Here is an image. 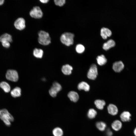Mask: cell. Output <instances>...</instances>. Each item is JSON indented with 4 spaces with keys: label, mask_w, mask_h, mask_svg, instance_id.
I'll use <instances>...</instances> for the list:
<instances>
[{
    "label": "cell",
    "mask_w": 136,
    "mask_h": 136,
    "mask_svg": "<svg viewBox=\"0 0 136 136\" xmlns=\"http://www.w3.org/2000/svg\"><path fill=\"white\" fill-rule=\"evenodd\" d=\"M0 118L5 124L10 126L11 123L14 121V118L12 115L6 109L0 110Z\"/></svg>",
    "instance_id": "6da1fadb"
},
{
    "label": "cell",
    "mask_w": 136,
    "mask_h": 136,
    "mask_svg": "<svg viewBox=\"0 0 136 136\" xmlns=\"http://www.w3.org/2000/svg\"><path fill=\"white\" fill-rule=\"evenodd\" d=\"M38 35V41L39 44L43 45H47L50 43L51 38L48 32L41 30L39 32Z\"/></svg>",
    "instance_id": "7a4b0ae2"
},
{
    "label": "cell",
    "mask_w": 136,
    "mask_h": 136,
    "mask_svg": "<svg viewBox=\"0 0 136 136\" xmlns=\"http://www.w3.org/2000/svg\"><path fill=\"white\" fill-rule=\"evenodd\" d=\"M74 35L71 32H65L62 34L60 37L61 42L67 46L72 45L74 43Z\"/></svg>",
    "instance_id": "3957f363"
},
{
    "label": "cell",
    "mask_w": 136,
    "mask_h": 136,
    "mask_svg": "<svg viewBox=\"0 0 136 136\" xmlns=\"http://www.w3.org/2000/svg\"><path fill=\"white\" fill-rule=\"evenodd\" d=\"M30 16L36 19L41 18L43 15L42 11L39 6L34 7L29 12Z\"/></svg>",
    "instance_id": "277c9868"
},
{
    "label": "cell",
    "mask_w": 136,
    "mask_h": 136,
    "mask_svg": "<svg viewBox=\"0 0 136 136\" xmlns=\"http://www.w3.org/2000/svg\"><path fill=\"white\" fill-rule=\"evenodd\" d=\"M6 77L8 80L13 82H17L18 79V75L17 72L14 70H9L6 74Z\"/></svg>",
    "instance_id": "5b68a950"
},
{
    "label": "cell",
    "mask_w": 136,
    "mask_h": 136,
    "mask_svg": "<svg viewBox=\"0 0 136 136\" xmlns=\"http://www.w3.org/2000/svg\"><path fill=\"white\" fill-rule=\"evenodd\" d=\"M62 89L61 85L57 82H54L52 86L49 91L50 95L52 97H55L57 93L60 91Z\"/></svg>",
    "instance_id": "8992f818"
},
{
    "label": "cell",
    "mask_w": 136,
    "mask_h": 136,
    "mask_svg": "<svg viewBox=\"0 0 136 136\" xmlns=\"http://www.w3.org/2000/svg\"><path fill=\"white\" fill-rule=\"evenodd\" d=\"M98 74L97 70L96 65L92 64L88 72L87 77L89 79L94 80L96 78Z\"/></svg>",
    "instance_id": "52a82bcc"
},
{
    "label": "cell",
    "mask_w": 136,
    "mask_h": 136,
    "mask_svg": "<svg viewBox=\"0 0 136 136\" xmlns=\"http://www.w3.org/2000/svg\"><path fill=\"white\" fill-rule=\"evenodd\" d=\"M14 25L16 28L19 30L23 29L25 27V21L22 18L17 19L14 23Z\"/></svg>",
    "instance_id": "ba28073f"
},
{
    "label": "cell",
    "mask_w": 136,
    "mask_h": 136,
    "mask_svg": "<svg viewBox=\"0 0 136 136\" xmlns=\"http://www.w3.org/2000/svg\"><path fill=\"white\" fill-rule=\"evenodd\" d=\"M124 65L121 61H119L115 62L113 64V69L116 72H120L124 69Z\"/></svg>",
    "instance_id": "9c48e42d"
},
{
    "label": "cell",
    "mask_w": 136,
    "mask_h": 136,
    "mask_svg": "<svg viewBox=\"0 0 136 136\" xmlns=\"http://www.w3.org/2000/svg\"><path fill=\"white\" fill-rule=\"evenodd\" d=\"M112 34L111 30L107 28L103 27L100 30V35L102 38L106 39L108 37H110Z\"/></svg>",
    "instance_id": "30bf717a"
},
{
    "label": "cell",
    "mask_w": 136,
    "mask_h": 136,
    "mask_svg": "<svg viewBox=\"0 0 136 136\" xmlns=\"http://www.w3.org/2000/svg\"><path fill=\"white\" fill-rule=\"evenodd\" d=\"M107 109L109 113L111 115H115L118 113V110L117 107L113 104H109L108 107Z\"/></svg>",
    "instance_id": "8fae6325"
},
{
    "label": "cell",
    "mask_w": 136,
    "mask_h": 136,
    "mask_svg": "<svg viewBox=\"0 0 136 136\" xmlns=\"http://www.w3.org/2000/svg\"><path fill=\"white\" fill-rule=\"evenodd\" d=\"M68 97L70 99L74 102H77L79 99V95L77 92L72 91L70 92L68 94Z\"/></svg>",
    "instance_id": "7c38bea8"
},
{
    "label": "cell",
    "mask_w": 136,
    "mask_h": 136,
    "mask_svg": "<svg viewBox=\"0 0 136 136\" xmlns=\"http://www.w3.org/2000/svg\"><path fill=\"white\" fill-rule=\"evenodd\" d=\"M73 69L72 66L68 64H66L63 65L61 68V71L64 75H69L72 73Z\"/></svg>",
    "instance_id": "4fadbf2b"
},
{
    "label": "cell",
    "mask_w": 136,
    "mask_h": 136,
    "mask_svg": "<svg viewBox=\"0 0 136 136\" xmlns=\"http://www.w3.org/2000/svg\"><path fill=\"white\" fill-rule=\"evenodd\" d=\"M115 45V42L112 39H110L103 44V48L104 50H107L114 46Z\"/></svg>",
    "instance_id": "5bb4252c"
},
{
    "label": "cell",
    "mask_w": 136,
    "mask_h": 136,
    "mask_svg": "<svg viewBox=\"0 0 136 136\" xmlns=\"http://www.w3.org/2000/svg\"><path fill=\"white\" fill-rule=\"evenodd\" d=\"M131 115L128 111H124L120 115V118L121 120L123 122H125L129 121L131 119Z\"/></svg>",
    "instance_id": "9a60e30c"
},
{
    "label": "cell",
    "mask_w": 136,
    "mask_h": 136,
    "mask_svg": "<svg viewBox=\"0 0 136 136\" xmlns=\"http://www.w3.org/2000/svg\"><path fill=\"white\" fill-rule=\"evenodd\" d=\"M78 88L79 90H83L86 91H87L89 90L90 87L87 83L82 81L79 84L78 86Z\"/></svg>",
    "instance_id": "2e32d148"
},
{
    "label": "cell",
    "mask_w": 136,
    "mask_h": 136,
    "mask_svg": "<svg viewBox=\"0 0 136 136\" xmlns=\"http://www.w3.org/2000/svg\"><path fill=\"white\" fill-rule=\"evenodd\" d=\"M21 90L19 87H16L12 90L11 92V96L14 97L20 96L21 95Z\"/></svg>",
    "instance_id": "e0dca14e"
},
{
    "label": "cell",
    "mask_w": 136,
    "mask_h": 136,
    "mask_svg": "<svg viewBox=\"0 0 136 136\" xmlns=\"http://www.w3.org/2000/svg\"><path fill=\"white\" fill-rule=\"evenodd\" d=\"M12 40L11 36L7 33H4L0 37V41L1 42H11Z\"/></svg>",
    "instance_id": "ac0fdd59"
},
{
    "label": "cell",
    "mask_w": 136,
    "mask_h": 136,
    "mask_svg": "<svg viewBox=\"0 0 136 136\" xmlns=\"http://www.w3.org/2000/svg\"><path fill=\"white\" fill-rule=\"evenodd\" d=\"M111 126L112 128L114 130L117 131L121 128L122 124L120 121L116 120L114 121L112 123Z\"/></svg>",
    "instance_id": "d6986e66"
},
{
    "label": "cell",
    "mask_w": 136,
    "mask_h": 136,
    "mask_svg": "<svg viewBox=\"0 0 136 136\" xmlns=\"http://www.w3.org/2000/svg\"><path fill=\"white\" fill-rule=\"evenodd\" d=\"M96 60L98 64L100 65H105L107 61L106 58L103 55L98 56L96 58Z\"/></svg>",
    "instance_id": "ffe728a7"
},
{
    "label": "cell",
    "mask_w": 136,
    "mask_h": 136,
    "mask_svg": "<svg viewBox=\"0 0 136 136\" xmlns=\"http://www.w3.org/2000/svg\"><path fill=\"white\" fill-rule=\"evenodd\" d=\"M0 87L6 93H8L10 90V86L9 84L5 81H3L0 83Z\"/></svg>",
    "instance_id": "44dd1931"
},
{
    "label": "cell",
    "mask_w": 136,
    "mask_h": 136,
    "mask_svg": "<svg viewBox=\"0 0 136 136\" xmlns=\"http://www.w3.org/2000/svg\"><path fill=\"white\" fill-rule=\"evenodd\" d=\"M94 104L98 109L102 110L106 104L105 101L103 100L97 99L95 100Z\"/></svg>",
    "instance_id": "7402d4cb"
},
{
    "label": "cell",
    "mask_w": 136,
    "mask_h": 136,
    "mask_svg": "<svg viewBox=\"0 0 136 136\" xmlns=\"http://www.w3.org/2000/svg\"><path fill=\"white\" fill-rule=\"evenodd\" d=\"M43 54V50L40 49L35 48L33 51V54L35 57L38 58H41Z\"/></svg>",
    "instance_id": "603a6c76"
},
{
    "label": "cell",
    "mask_w": 136,
    "mask_h": 136,
    "mask_svg": "<svg viewBox=\"0 0 136 136\" xmlns=\"http://www.w3.org/2000/svg\"><path fill=\"white\" fill-rule=\"evenodd\" d=\"M96 126L97 128L100 131H104L106 127V123L102 121L98 122L96 123Z\"/></svg>",
    "instance_id": "cb8c5ba5"
},
{
    "label": "cell",
    "mask_w": 136,
    "mask_h": 136,
    "mask_svg": "<svg viewBox=\"0 0 136 136\" xmlns=\"http://www.w3.org/2000/svg\"><path fill=\"white\" fill-rule=\"evenodd\" d=\"M97 114V113L96 110L93 109H90L88 110L87 115L88 118L92 119L95 117Z\"/></svg>",
    "instance_id": "d4e9b609"
},
{
    "label": "cell",
    "mask_w": 136,
    "mask_h": 136,
    "mask_svg": "<svg viewBox=\"0 0 136 136\" xmlns=\"http://www.w3.org/2000/svg\"><path fill=\"white\" fill-rule=\"evenodd\" d=\"M63 133L62 130L58 127L55 128L53 131V133L54 136H62Z\"/></svg>",
    "instance_id": "484cf974"
},
{
    "label": "cell",
    "mask_w": 136,
    "mask_h": 136,
    "mask_svg": "<svg viewBox=\"0 0 136 136\" xmlns=\"http://www.w3.org/2000/svg\"><path fill=\"white\" fill-rule=\"evenodd\" d=\"M85 49L84 46L82 44H78L76 46V50L78 53H83Z\"/></svg>",
    "instance_id": "4316f807"
},
{
    "label": "cell",
    "mask_w": 136,
    "mask_h": 136,
    "mask_svg": "<svg viewBox=\"0 0 136 136\" xmlns=\"http://www.w3.org/2000/svg\"><path fill=\"white\" fill-rule=\"evenodd\" d=\"M54 1L55 4L56 5L60 7L63 6L65 3V0H55Z\"/></svg>",
    "instance_id": "83f0119b"
},
{
    "label": "cell",
    "mask_w": 136,
    "mask_h": 136,
    "mask_svg": "<svg viewBox=\"0 0 136 136\" xmlns=\"http://www.w3.org/2000/svg\"><path fill=\"white\" fill-rule=\"evenodd\" d=\"M3 46L6 48H8L10 46V42H2Z\"/></svg>",
    "instance_id": "f1b7e54d"
},
{
    "label": "cell",
    "mask_w": 136,
    "mask_h": 136,
    "mask_svg": "<svg viewBox=\"0 0 136 136\" xmlns=\"http://www.w3.org/2000/svg\"><path fill=\"white\" fill-rule=\"evenodd\" d=\"M106 133L107 136H112L113 135L112 132L109 129L107 130Z\"/></svg>",
    "instance_id": "f546056e"
},
{
    "label": "cell",
    "mask_w": 136,
    "mask_h": 136,
    "mask_svg": "<svg viewBox=\"0 0 136 136\" xmlns=\"http://www.w3.org/2000/svg\"><path fill=\"white\" fill-rule=\"evenodd\" d=\"M40 2L43 3H46L49 1L48 0H40Z\"/></svg>",
    "instance_id": "4dcf8cb0"
},
{
    "label": "cell",
    "mask_w": 136,
    "mask_h": 136,
    "mask_svg": "<svg viewBox=\"0 0 136 136\" xmlns=\"http://www.w3.org/2000/svg\"><path fill=\"white\" fill-rule=\"evenodd\" d=\"M4 0H0V5L3 4L4 2Z\"/></svg>",
    "instance_id": "1f68e13d"
},
{
    "label": "cell",
    "mask_w": 136,
    "mask_h": 136,
    "mask_svg": "<svg viewBox=\"0 0 136 136\" xmlns=\"http://www.w3.org/2000/svg\"><path fill=\"white\" fill-rule=\"evenodd\" d=\"M134 132L135 135L136 136V128L134 130Z\"/></svg>",
    "instance_id": "d6a6232c"
}]
</instances>
